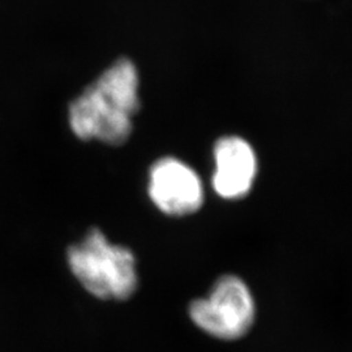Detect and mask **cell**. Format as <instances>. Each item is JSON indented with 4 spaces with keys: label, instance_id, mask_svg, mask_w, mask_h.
Listing matches in <instances>:
<instances>
[{
    "label": "cell",
    "instance_id": "1",
    "mask_svg": "<svg viewBox=\"0 0 352 352\" xmlns=\"http://www.w3.org/2000/svg\"><path fill=\"white\" fill-rule=\"evenodd\" d=\"M138 67L122 58L111 64L69 104L68 122L76 138L119 146L129 139L140 110Z\"/></svg>",
    "mask_w": 352,
    "mask_h": 352
},
{
    "label": "cell",
    "instance_id": "2",
    "mask_svg": "<svg viewBox=\"0 0 352 352\" xmlns=\"http://www.w3.org/2000/svg\"><path fill=\"white\" fill-rule=\"evenodd\" d=\"M67 260L81 286L102 300H126L139 287L133 252L109 241L100 228L71 245Z\"/></svg>",
    "mask_w": 352,
    "mask_h": 352
},
{
    "label": "cell",
    "instance_id": "3",
    "mask_svg": "<svg viewBox=\"0 0 352 352\" xmlns=\"http://www.w3.org/2000/svg\"><path fill=\"white\" fill-rule=\"evenodd\" d=\"M189 318L208 336L236 340L248 334L256 321V302L248 285L234 274L219 278L205 296L190 302Z\"/></svg>",
    "mask_w": 352,
    "mask_h": 352
},
{
    "label": "cell",
    "instance_id": "4",
    "mask_svg": "<svg viewBox=\"0 0 352 352\" xmlns=\"http://www.w3.org/2000/svg\"><path fill=\"white\" fill-rule=\"evenodd\" d=\"M148 195L161 213L186 217L199 212L205 200L201 177L175 157L155 161L149 171Z\"/></svg>",
    "mask_w": 352,
    "mask_h": 352
},
{
    "label": "cell",
    "instance_id": "5",
    "mask_svg": "<svg viewBox=\"0 0 352 352\" xmlns=\"http://www.w3.org/2000/svg\"><path fill=\"white\" fill-rule=\"evenodd\" d=\"M212 186L215 193L228 201L244 199L251 192L258 160L251 144L236 135L217 140L213 149Z\"/></svg>",
    "mask_w": 352,
    "mask_h": 352
}]
</instances>
